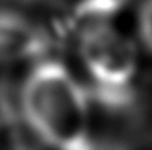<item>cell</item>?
I'll return each mask as SVG.
<instances>
[{
	"label": "cell",
	"instance_id": "6da1fadb",
	"mask_svg": "<svg viewBox=\"0 0 152 150\" xmlns=\"http://www.w3.org/2000/svg\"><path fill=\"white\" fill-rule=\"evenodd\" d=\"M18 108L39 144L70 150L91 149L88 87L58 60L36 62L21 84Z\"/></svg>",
	"mask_w": 152,
	"mask_h": 150
},
{
	"label": "cell",
	"instance_id": "8992f818",
	"mask_svg": "<svg viewBox=\"0 0 152 150\" xmlns=\"http://www.w3.org/2000/svg\"><path fill=\"white\" fill-rule=\"evenodd\" d=\"M2 2L16 3V5L29 7V8H60L65 0H2Z\"/></svg>",
	"mask_w": 152,
	"mask_h": 150
},
{
	"label": "cell",
	"instance_id": "5b68a950",
	"mask_svg": "<svg viewBox=\"0 0 152 150\" xmlns=\"http://www.w3.org/2000/svg\"><path fill=\"white\" fill-rule=\"evenodd\" d=\"M137 28L144 45L152 52V0H144L139 10Z\"/></svg>",
	"mask_w": 152,
	"mask_h": 150
},
{
	"label": "cell",
	"instance_id": "7a4b0ae2",
	"mask_svg": "<svg viewBox=\"0 0 152 150\" xmlns=\"http://www.w3.org/2000/svg\"><path fill=\"white\" fill-rule=\"evenodd\" d=\"M89 97V144L91 149L134 147L151 134V112L146 100L133 87L92 84Z\"/></svg>",
	"mask_w": 152,
	"mask_h": 150
},
{
	"label": "cell",
	"instance_id": "277c9868",
	"mask_svg": "<svg viewBox=\"0 0 152 150\" xmlns=\"http://www.w3.org/2000/svg\"><path fill=\"white\" fill-rule=\"evenodd\" d=\"M60 39L55 29L16 8H0V65L45 58Z\"/></svg>",
	"mask_w": 152,
	"mask_h": 150
},
{
	"label": "cell",
	"instance_id": "3957f363",
	"mask_svg": "<svg viewBox=\"0 0 152 150\" xmlns=\"http://www.w3.org/2000/svg\"><path fill=\"white\" fill-rule=\"evenodd\" d=\"M75 41L92 84L120 87L133 83L137 70V52L133 42L112 23L84 31Z\"/></svg>",
	"mask_w": 152,
	"mask_h": 150
}]
</instances>
